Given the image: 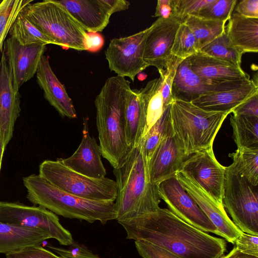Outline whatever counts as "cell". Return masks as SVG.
I'll return each instance as SVG.
<instances>
[{
    "instance_id": "cell-19",
    "label": "cell",
    "mask_w": 258,
    "mask_h": 258,
    "mask_svg": "<svg viewBox=\"0 0 258 258\" xmlns=\"http://www.w3.org/2000/svg\"><path fill=\"white\" fill-rule=\"evenodd\" d=\"M88 127V119L84 118L80 145L72 156L60 159L71 169L89 177L100 179L105 177L106 171L101 160L99 145L90 136Z\"/></svg>"
},
{
    "instance_id": "cell-38",
    "label": "cell",
    "mask_w": 258,
    "mask_h": 258,
    "mask_svg": "<svg viewBox=\"0 0 258 258\" xmlns=\"http://www.w3.org/2000/svg\"><path fill=\"white\" fill-rule=\"evenodd\" d=\"M213 0H174L175 18L183 23L188 16H192Z\"/></svg>"
},
{
    "instance_id": "cell-36",
    "label": "cell",
    "mask_w": 258,
    "mask_h": 258,
    "mask_svg": "<svg viewBox=\"0 0 258 258\" xmlns=\"http://www.w3.org/2000/svg\"><path fill=\"white\" fill-rule=\"evenodd\" d=\"M237 2V0H213L192 16L227 22L231 17Z\"/></svg>"
},
{
    "instance_id": "cell-8",
    "label": "cell",
    "mask_w": 258,
    "mask_h": 258,
    "mask_svg": "<svg viewBox=\"0 0 258 258\" xmlns=\"http://www.w3.org/2000/svg\"><path fill=\"white\" fill-rule=\"evenodd\" d=\"M222 202L234 224L243 232L258 236V189L237 172L225 167Z\"/></svg>"
},
{
    "instance_id": "cell-1",
    "label": "cell",
    "mask_w": 258,
    "mask_h": 258,
    "mask_svg": "<svg viewBox=\"0 0 258 258\" xmlns=\"http://www.w3.org/2000/svg\"><path fill=\"white\" fill-rule=\"evenodd\" d=\"M117 222L127 239L149 242L180 258H220L226 250L225 239L189 225L167 208Z\"/></svg>"
},
{
    "instance_id": "cell-29",
    "label": "cell",
    "mask_w": 258,
    "mask_h": 258,
    "mask_svg": "<svg viewBox=\"0 0 258 258\" xmlns=\"http://www.w3.org/2000/svg\"><path fill=\"white\" fill-rule=\"evenodd\" d=\"M226 23L194 16H187L183 22L195 35L198 51L225 31Z\"/></svg>"
},
{
    "instance_id": "cell-11",
    "label": "cell",
    "mask_w": 258,
    "mask_h": 258,
    "mask_svg": "<svg viewBox=\"0 0 258 258\" xmlns=\"http://www.w3.org/2000/svg\"><path fill=\"white\" fill-rule=\"evenodd\" d=\"M160 198L168 209L189 225L205 232L217 234L215 226L186 192L175 176L158 184Z\"/></svg>"
},
{
    "instance_id": "cell-37",
    "label": "cell",
    "mask_w": 258,
    "mask_h": 258,
    "mask_svg": "<svg viewBox=\"0 0 258 258\" xmlns=\"http://www.w3.org/2000/svg\"><path fill=\"white\" fill-rule=\"evenodd\" d=\"M183 60L173 56L166 70L159 73L160 77L162 78V95L164 108L172 102L171 88L173 79L176 69Z\"/></svg>"
},
{
    "instance_id": "cell-2",
    "label": "cell",
    "mask_w": 258,
    "mask_h": 258,
    "mask_svg": "<svg viewBox=\"0 0 258 258\" xmlns=\"http://www.w3.org/2000/svg\"><path fill=\"white\" fill-rule=\"evenodd\" d=\"M130 82L116 76L108 78L94 102L102 156L113 168L121 166L132 150L125 136V107Z\"/></svg>"
},
{
    "instance_id": "cell-47",
    "label": "cell",
    "mask_w": 258,
    "mask_h": 258,
    "mask_svg": "<svg viewBox=\"0 0 258 258\" xmlns=\"http://www.w3.org/2000/svg\"><path fill=\"white\" fill-rule=\"evenodd\" d=\"M110 7L112 14L127 10L130 3L124 0H105Z\"/></svg>"
},
{
    "instance_id": "cell-43",
    "label": "cell",
    "mask_w": 258,
    "mask_h": 258,
    "mask_svg": "<svg viewBox=\"0 0 258 258\" xmlns=\"http://www.w3.org/2000/svg\"><path fill=\"white\" fill-rule=\"evenodd\" d=\"M235 11L247 18H258V1H241L236 6Z\"/></svg>"
},
{
    "instance_id": "cell-18",
    "label": "cell",
    "mask_w": 258,
    "mask_h": 258,
    "mask_svg": "<svg viewBox=\"0 0 258 258\" xmlns=\"http://www.w3.org/2000/svg\"><path fill=\"white\" fill-rule=\"evenodd\" d=\"M0 60V134L5 149L13 137L14 126L20 115V95L12 80L4 51Z\"/></svg>"
},
{
    "instance_id": "cell-50",
    "label": "cell",
    "mask_w": 258,
    "mask_h": 258,
    "mask_svg": "<svg viewBox=\"0 0 258 258\" xmlns=\"http://www.w3.org/2000/svg\"><path fill=\"white\" fill-rule=\"evenodd\" d=\"M5 150V149L4 147V146H3V144L2 143V141L1 134H0V171H1V169L2 158H3V154H4Z\"/></svg>"
},
{
    "instance_id": "cell-20",
    "label": "cell",
    "mask_w": 258,
    "mask_h": 258,
    "mask_svg": "<svg viewBox=\"0 0 258 258\" xmlns=\"http://www.w3.org/2000/svg\"><path fill=\"white\" fill-rule=\"evenodd\" d=\"M37 84L43 90L44 97L62 117H77L72 100L52 71L49 57L43 55L36 72Z\"/></svg>"
},
{
    "instance_id": "cell-39",
    "label": "cell",
    "mask_w": 258,
    "mask_h": 258,
    "mask_svg": "<svg viewBox=\"0 0 258 258\" xmlns=\"http://www.w3.org/2000/svg\"><path fill=\"white\" fill-rule=\"evenodd\" d=\"M135 244L138 253L143 258H180L165 249L146 241L136 240Z\"/></svg>"
},
{
    "instance_id": "cell-13",
    "label": "cell",
    "mask_w": 258,
    "mask_h": 258,
    "mask_svg": "<svg viewBox=\"0 0 258 258\" xmlns=\"http://www.w3.org/2000/svg\"><path fill=\"white\" fill-rule=\"evenodd\" d=\"M175 175L184 189L215 226L217 235L234 244L243 232L228 217L223 204L214 200L198 182L184 172L179 170Z\"/></svg>"
},
{
    "instance_id": "cell-17",
    "label": "cell",
    "mask_w": 258,
    "mask_h": 258,
    "mask_svg": "<svg viewBox=\"0 0 258 258\" xmlns=\"http://www.w3.org/2000/svg\"><path fill=\"white\" fill-rule=\"evenodd\" d=\"M186 158L178 145L171 128L148 162L150 182L158 185L162 181L175 176Z\"/></svg>"
},
{
    "instance_id": "cell-5",
    "label": "cell",
    "mask_w": 258,
    "mask_h": 258,
    "mask_svg": "<svg viewBox=\"0 0 258 258\" xmlns=\"http://www.w3.org/2000/svg\"><path fill=\"white\" fill-rule=\"evenodd\" d=\"M229 112L205 111L191 102L174 100L171 104V125L173 135L188 158L213 147L215 138Z\"/></svg>"
},
{
    "instance_id": "cell-49",
    "label": "cell",
    "mask_w": 258,
    "mask_h": 258,
    "mask_svg": "<svg viewBox=\"0 0 258 258\" xmlns=\"http://www.w3.org/2000/svg\"><path fill=\"white\" fill-rule=\"evenodd\" d=\"M220 258H258L242 253L234 247L227 254Z\"/></svg>"
},
{
    "instance_id": "cell-40",
    "label": "cell",
    "mask_w": 258,
    "mask_h": 258,
    "mask_svg": "<svg viewBox=\"0 0 258 258\" xmlns=\"http://www.w3.org/2000/svg\"><path fill=\"white\" fill-rule=\"evenodd\" d=\"M7 258H62L40 245L28 246L6 254Z\"/></svg>"
},
{
    "instance_id": "cell-4",
    "label": "cell",
    "mask_w": 258,
    "mask_h": 258,
    "mask_svg": "<svg viewBox=\"0 0 258 258\" xmlns=\"http://www.w3.org/2000/svg\"><path fill=\"white\" fill-rule=\"evenodd\" d=\"M23 181L27 199L56 215L90 223L98 221L103 225L116 219L114 202L90 200L67 193L39 174L23 177Z\"/></svg>"
},
{
    "instance_id": "cell-45",
    "label": "cell",
    "mask_w": 258,
    "mask_h": 258,
    "mask_svg": "<svg viewBox=\"0 0 258 258\" xmlns=\"http://www.w3.org/2000/svg\"><path fill=\"white\" fill-rule=\"evenodd\" d=\"M104 38L98 32H87L85 38V50L96 52L100 50L104 45Z\"/></svg>"
},
{
    "instance_id": "cell-21",
    "label": "cell",
    "mask_w": 258,
    "mask_h": 258,
    "mask_svg": "<svg viewBox=\"0 0 258 258\" xmlns=\"http://www.w3.org/2000/svg\"><path fill=\"white\" fill-rule=\"evenodd\" d=\"M62 5L86 32H102L112 14L105 0H62Z\"/></svg>"
},
{
    "instance_id": "cell-24",
    "label": "cell",
    "mask_w": 258,
    "mask_h": 258,
    "mask_svg": "<svg viewBox=\"0 0 258 258\" xmlns=\"http://www.w3.org/2000/svg\"><path fill=\"white\" fill-rule=\"evenodd\" d=\"M51 238L47 233L0 222V253H9L23 248L40 245Z\"/></svg>"
},
{
    "instance_id": "cell-6",
    "label": "cell",
    "mask_w": 258,
    "mask_h": 258,
    "mask_svg": "<svg viewBox=\"0 0 258 258\" xmlns=\"http://www.w3.org/2000/svg\"><path fill=\"white\" fill-rule=\"evenodd\" d=\"M21 13L53 42L63 49L85 50L87 32L57 0L26 6Z\"/></svg>"
},
{
    "instance_id": "cell-14",
    "label": "cell",
    "mask_w": 258,
    "mask_h": 258,
    "mask_svg": "<svg viewBox=\"0 0 258 258\" xmlns=\"http://www.w3.org/2000/svg\"><path fill=\"white\" fill-rule=\"evenodd\" d=\"M250 81V79L218 82L203 79L193 72L187 58L176 69L172 85L171 97L172 101L191 102L201 96L235 89Z\"/></svg>"
},
{
    "instance_id": "cell-12",
    "label": "cell",
    "mask_w": 258,
    "mask_h": 258,
    "mask_svg": "<svg viewBox=\"0 0 258 258\" xmlns=\"http://www.w3.org/2000/svg\"><path fill=\"white\" fill-rule=\"evenodd\" d=\"M179 171L194 179L211 197L223 204L225 167L216 159L213 147L189 156Z\"/></svg>"
},
{
    "instance_id": "cell-34",
    "label": "cell",
    "mask_w": 258,
    "mask_h": 258,
    "mask_svg": "<svg viewBox=\"0 0 258 258\" xmlns=\"http://www.w3.org/2000/svg\"><path fill=\"white\" fill-rule=\"evenodd\" d=\"M32 1L3 0L0 4V53L4 48L5 39L22 10Z\"/></svg>"
},
{
    "instance_id": "cell-10",
    "label": "cell",
    "mask_w": 258,
    "mask_h": 258,
    "mask_svg": "<svg viewBox=\"0 0 258 258\" xmlns=\"http://www.w3.org/2000/svg\"><path fill=\"white\" fill-rule=\"evenodd\" d=\"M151 27L132 35L113 38L105 51L109 69L134 81L135 77L148 67L143 60L146 38Z\"/></svg>"
},
{
    "instance_id": "cell-25",
    "label": "cell",
    "mask_w": 258,
    "mask_h": 258,
    "mask_svg": "<svg viewBox=\"0 0 258 258\" xmlns=\"http://www.w3.org/2000/svg\"><path fill=\"white\" fill-rule=\"evenodd\" d=\"M226 34L233 45L243 54L258 51V18L232 14L225 26Z\"/></svg>"
},
{
    "instance_id": "cell-22",
    "label": "cell",
    "mask_w": 258,
    "mask_h": 258,
    "mask_svg": "<svg viewBox=\"0 0 258 258\" xmlns=\"http://www.w3.org/2000/svg\"><path fill=\"white\" fill-rule=\"evenodd\" d=\"M187 58L193 72L203 79L218 82L250 79L241 68L201 51Z\"/></svg>"
},
{
    "instance_id": "cell-9",
    "label": "cell",
    "mask_w": 258,
    "mask_h": 258,
    "mask_svg": "<svg viewBox=\"0 0 258 258\" xmlns=\"http://www.w3.org/2000/svg\"><path fill=\"white\" fill-rule=\"evenodd\" d=\"M0 222L44 231L61 245L69 246L74 241L57 216L40 206L0 202Z\"/></svg>"
},
{
    "instance_id": "cell-51",
    "label": "cell",
    "mask_w": 258,
    "mask_h": 258,
    "mask_svg": "<svg viewBox=\"0 0 258 258\" xmlns=\"http://www.w3.org/2000/svg\"><path fill=\"white\" fill-rule=\"evenodd\" d=\"M2 2V0H0V4L1 3V2Z\"/></svg>"
},
{
    "instance_id": "cell-16",
    "label": "cell",
    "mask_w": 258,
    "mask_h": 258,
    "mask_svg": "<svg viewBox=\"0 0 258 258\" xmlns=\"http://www.w3.org/2000/svg\"><path fill=\"white\" fill-rule=\"evenodd\" d=\"M6 60L14 89L20 87L36 73L46 45L35 44L22 45L9 37L4 43Z\"/></svg>"
},
{
    "instance_id": "cell-27",
    "label": "cell",
    "mask_w": 258,
    "mask_h": 258,
    "mask_svg": "<svg viewBox=\"0 0 258 258\" xmlns=\"http://www.w3.org/2000/svg\"><path fill=\"white\" fill-rule=\"evenodd\" d=\"M162 78L160 77L148 82L140 90L141 98L144 104L146 122L142 138L161 117L163 111L162 95Z\"/></svg>"
},
{
    "instance_id": "cell-26",
    "label": "cell",
    "mask_w": 258,
    "mask_h": 258,
    "mask_svg": "<svg viewBox=\"0 0 258 258\" xmlns=\"http://www.w3.org/2000/svg\"><path fill=\"white\" fill-rule=\"evenodd\" d=\"M125 121L127 144L133 149L141 140L145 127V111L139 90L131 89L128 92L125 107Z\"/></svg>"
},
{
    "instance_id": "cell-3",
    "label": "cell",
    "mask_w": 258,
    "mask_h": 258,
    "mask_svg": "<svg viewBox=\"0 0 258 258\" xmlns=\"http://www.w3.org/2000/svg\"><path fill=\"white\" fill-rule=\"evenodd\" d=\"M113 172L117 185V221L135 218L160 208L158 185L149 181L141 141L124 163L114 168Z\"/></svg>"
},
{
    "instance_id": "cell-35",
    "label": "cell",
    "mask_w": 258,
    "mask_h": 258,
    "mask_svg": "<svg viewBox=\"0 0 258 258\" xmlns=\"http://www.w3.org/2000/svg\"><path fill=\"white\" fill-rule=\"evenodd\" d=\"M198 52L195 35L184 23H181L176 32L171 54L181 59H186Z\"/></svg>"
},
{
    "instance_id": "cell-30",
    "label": "cell",
    "mask_w": 258,
    "mask_h": 258,
    "mask_svg": "<svg viewBox=\"0 0 258 258\" xmlns=\"http://www.w3.org/2000/svg\"><path fill=\"white\" fill-rule=\"evenodd\" d=\"M10 37L22 45L35 44H53V42L21 12L17 16L10 31Z\"/></svg>"
},
{
    "instance_id": "cell-48",
    "label": "cell",
    "mask_w": 258,
    "mask_h": 258,
    "mask_svg": "<svg viewBox=\"0 0 258 258\" xmlns=\"http://www.w3.org/2000/svg\"><path fill=\"white\" fill-rule=\"evenodd\" d=\"M48 247L58 254L62 258H101L93 253L86 256H74L68 251L67 249L53 246H48Z\"/></svg>"
},
{
    "instance_id": "cell-41",
    "label": "cell",
    "mask_w": 258,
    "mask_h": 258,
    "mask_svg": "<svg viewBox=\"0 0 258 258\" xmlns=\"http://www.w3.org/2000/svg\"><path fill=\"white\" fill-rule=\"evenodd\" d=\"M234 244L236 249L242 253L258 257V236L242 232Z\"/></svg>"
},
{
    "instance_id": "cell-23",
    "label": "cell",
    "mask_w": 258,
    "mask_h": 258,
    "mask_svg": "<svg viewBox=\"0 0 258 258\" xmlns=\"http://www.w3.org/2000/svg\"><path fill=\"white\" fill-rule=\"evenodd\" d=\"M256 93L257 79H252L239 87L204 95L191 103L207 111L232 113L237 107Z\"/></svg>"
},
{
    "instance_id": "cell-31",
    "label": "cell",
    "mask_w": 258,
    "mask_h": 258,
    "mask_svg": "<svg viewBox=\"0 0 258 258\" xmlns=\"http://www.w3.org/2000/svg\"><path fill=\"white\" fill-rule=\"evenodd\" d=\"M171 104L166 106L158 121L141 139L143 155L147 164L162 140L171 130Z\"/></svg>"
},
{
    "instance_id": "cell-46",
    "label": "cell",
    "mask_w": 258,
    "mask_h": 258,
    "mask_svg": "<svg viewBox=\"0 0 258 258\" xmlns=\"http://www.w3.org/2000/svg\"><path fill=\"white\" fill-rule=\"evenodd\" d=\"M68 251L74 256H86L93 252L85 246L80 244L74 240L69 245V248L67 249Z\"/></svg>"
},
{
    "instance_id": "cell-28",
    "label": "cell",
    "mask_w": 258,
    "mask_h": 258,
    "mask_svg": "<svg viewBox=\"0 0 258 258\" xmlns=\"http://www.w3.org/2000/svg\"><path fill=\"white\" fill-rule=\"evenodd\" d=\"M230 124L237 148L258 149V117L233 114Z\"/></svg>"
},
{
    "instance_id": "cell-7",
    "label": "cell",
    "mask_w": 258,
    "mask_h": 258,
    "mask_svg": "<svg viewBox=\"0 0 258 258\" xmlns=\"http://www.w3.org/2000/svg\"><path fill=\"white\" fill-rule=\"evenodd\" d=\"M39 171V175L67 193L93 201H116L115 181L106 177L96 179L80 174L66 166L60 158L43 161Z\"/></svg>"
},
{
    "instance_id": "cell-32",
    "label": "cell",
    "mask_w": 258,
    "mask_h": 258,
    "mask_svg": "<svg viewBox=\"0 0 258 258\" xmlns=\"http://www.w3.org/2000/svg\"><path fill=\"white\" fill-rule=\"evenodd\" d=\"M233 160L231 164L240 175L254 186L258 185V149L237 148L229 154Z\"/></svg>"
},
{
    "instance_id": "cell-15",
    "label": "cell",
    "mask_w": 258,
    "mask_h": 258,
    "mask_svg": "<svg viewBox=\"0 0 258 258\" xmlns=\"http://www.w3.org/2000/svg\"><path fill=\"white\" fill-rule=\"evenodd\" d=\"M181 23L174 18H158L151 26L145 39L143 60L148 67H156L159 73L165 71L172 58L171 49Z\"/></svg>"
},
{
    "instance_id": "cell-44",
    "label": "cell",
    "mask_w": 258,
    "mask_h": 258,
    "mask_svg": "<svg viewBox=\"0 0 258 258\" xmlns=\"http://www.w3.org/2000/svg\"><path fill=\"white\" fill-rule=\"evenodd\" d=\"M154 17L163 19H175L174 0H158Z\"/></svg>"
},
{
    "instance_id": "cell-33",
    "label": "cell",
    "mask_w": 258,
    "mask_h": 258,
    "mask_svg": "<svg viewBox=\"0 0 258 258\" xmlns=\"http://www.w3.org/2000/svg\"><path fill=\"white\" fill-rule=\"evenodd\" d=\"M199 51L241 68V62L243 53L232 43L225 30L222 34Z\"/></svg>"
},
{
    "instance_id": "cell-42",
    "label": "cell",
    "mask_w": 258,
    "mask_h": 258,
    "mask_svg": "<svg viewBox=\"0 0 258 258\" xmlns=\"http://www.w3.org/2000/svg\"><path fill=\"white\" fill-rule=\"evenodd\" d=\"M234 114L258 117V93H256L237 107L232 112Z\"/></svg>"
}]
</instances>
